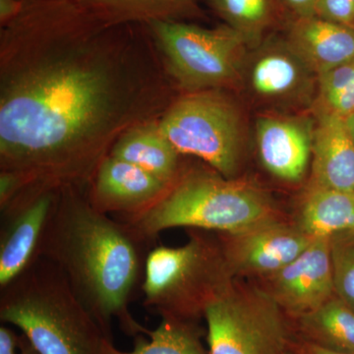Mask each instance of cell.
I'll return each instance as SVG.
<instances>
[{"instance_id": "1", "label": "cell", "mask_w": 354, "mask_h": 354, "mask_svg": "<svg viewBox=\"0 0 354 354\" xmlns=\"http://www.w3.org/2000/svg\"><path fill=\"white\" fill-rule=\"evenodd\" d=\"M146 25L71 0H30L0 31V171L27 189H87L128 130L176 97Z\"/></svg>"}, {"instance_id": "2", "label": "cell", "mask_w": 354, "mask_h": 354, "mask_svg": "<svg viewBox=\"0 0 354 354\" xmlns=\"http://www.w3.org/2000/svg\"><path fill=\"white\" fill-rule=\"evenodd\" d=\"M150 244L129 223L95 209L86 189L68 186L58 192L38 257L57 266L108 339L113 320L135 337L150 330L129 310Z\"/></svg>"}, {"instance_id": "3", "label": "cell", "mask_w": 354, "mask_h": 354, "mask_svg": "<svg viewBox=\"0 0 354 354\" xmlns=\"http://www.w3.org/2000/svg\"><path fill=\"white\" fill-rule=\"evenodd\" d=\"M0 290L2 324L17 327L39 354H100L106 335L50 261L37 258Z\"/></svg>"}, {"instance_id": "4", "label": "cell", "mask_w": 354, "mask_h": 354, "mask_svg": "<svg viewBox=\"0 0 354 354\" xmlns=\"http://www.w3.org/2000/svg\"><path fill=\"white\" fill-rule=\"evenodd\" d=\"M276 218V205L264 190L212 169L184 171L153 206L121 221L155 243L160 232L171 228L230 234Z\"/></svg>"}, {"instance_id": "5", "label": "cell", "mask_w": 354, "mask_h": 354, "mask_svg": "<svg viewBox=\"0 0 354 354\" xmlns=\"http://www.w3.org/2000/svg\"><path fill=\"white\" fill-rule=\"evenodd\" d=\"M189 230L183 246H153L147 254L141 290L144 306L160 316L193 320L203 316L206 304L232 278L221 242Z\"/></svg>"}, {"instance_id": "6", "label": "cell", "mask_w": 354, "mask_h": 354, "mask_svg": "<svg viewBox=\"0 0 354 354\" xmlns=\"http://www.w3.org/2000/svg\"><path fill=\"white\" fill-rule=\"evenodd\" d=\"M171 80L186 93L239 85L248 48L227 25L209 28L184 21L147 24Z\"/></svg>"}, {"instance_id": "7", "label": "cell", "mask_w": 354, "mask_h": 354, "mask_svg": "<svg viewBox=\"0 0 354 354\" xmlns=\"http://www.w3.org/2000/svg\"><path fill=\"white\" fill-rule=\"evenodd\" d=\"M158 125L180 155L200 158L225 178H235L243 158L244 124L241 109L223 90L176 97Z\"/></svg>"}, {"instance_id": "8", "label": "cell", "mask_w": 354, "mask_h": 354, "mask_svg": "<svg viewBox=\"0 0 354 354\" xmlns=\"http://www.w3.org/2000/svg\"><path fill=\"white\" fill-rule=\"evenodd\" d=\"M209 354H283L288 329L283 311L267 290L232 277L206 304Z\"/></svg>"}, {"instance_id": "9", "label": "cell", "mask_w": 354, "mask_h": 354, "mask_svg": "<svg viewBox=\"0 0 354 354\" xmlns=\"http://www.w3.org/2000/svg\"><path fill=\"white\" fill-rule=\"evenodd\" d=\"M318 76L286 38L268 36L247 53L241 83L254 101L274 109L308 106Z\"/></svg>"}, {"instance_id": "10", "label": "cell", "mask_w": 354, "mask_h": 354, "mask_svg": "<svg viewBox=\"0 0 354 354\" xmlns=\"http://www.w3.org/2000/svg\"><path fill=\"white\" fill-rule=\"evenodd\" d=\"M59 190L26 189L1 211L0 290L36 261Z\"/></svg>"}, {"instance_id": "11", "label": "cell", "mask_w": 354, "mask_h": 354, "mask_svg": "<svg viewBox=\"0 0 354 354\" xmlns=\"http://www.w3.org/2000/svg\"><path fill=\"white\" fill-rule=\"evenodd\" d=\"M223 258L232 274L270 277L297 259L314 237L278 218L243 232L223 234Z\"/></svg>"}, {"instance_id": "12", "label": "cell", "mask_w": 354, "mask_h": 354, "mask_svg": "<svg viewBox=\"0 0 354 354\" xmlns=\"http://www.w3.org/2000/svg\"><path fill=\"white\" fill-rule=\"evenodd\" d=\"M268 292L283 312L304 316L335 297L330 239L315 237L285 268L268 277Z\"/></svg>"}, {"instance_id": "13", "label": "cell", "mask_w": 354, "mask_h": 354, "mask_svg": "<svg viewBox=\"0 0 354 354\" xmlns=\"http://www.w3.org/2000/svg\"><path fill=\"white\" fill-rule=\"evenodd\" d=\"M169 187L136 165L109 155L86 192L95 209L127 221L153 206Z\"/></svg>"}, {"instance_id": "14", "label": "cell", "mask_w": 354, "mask_h": 354, "mask_svg": "<svg viewBox=\"0 0 354 354\" xmlns=\"http://www.w3.org/2000/svg\"><path fill=\"white\" fill-rule=\"evenodd\" d=\"M314 127L298 118L265 115L256 122V143L261 162L277 178L301 180L312 155Z\"/></svg>"}, {"instance_id": "15", "label": "cell", "mask_w": 354, "mask_h": 354, "mask_svg": "<svg viewBox=\"0 0 354 354\" xmlns=\"http://www.w3.org/2000/svg\"><path fill=\"white\" fill-rule=\"evenodd\" d=\"M312 156L311 187L354 191V143L344 118L318 109Z\"/></svg>"}, {"instance_id": "16", "label": "cell", "mask_w": 354, "mask_h": 354, "mask_svg": "<svg viewBox=\"0 0 354 354\" xmlns=\"http://www.w3.org/2000/svg\"><path fill=\"white\" fill-rule=\"evenodd\" d=\"M286 39L317 76L354 60V30L318 16L288 24Z\"/></svg>"}, {"instance_id": "17", "label": "cell", "mask_w": 354, "mask_h": 354, "mask_svg": "<svg viewBox=\"0 0 354 354\" xmlns=\"http://www.w3.org/2000/svg\"><path fill=\"white\" fill-rule=\"evenodd\" d=\"M158 120L128 130L115 142L109 155L135 165L171 186L183 174L181 155L160 131Z\"/></svg>"}, {"instance_id": "18", "label": "cell", "mask_w": 354, "mask_h": 354, "mask_svg": "<svg viewBox=\"0 0 354 354\" xmlns=\"http://www.w3.org/2000/svg\"><path fill=\"white\" fill-rule=\"evenodd\" d=\"M108 24L147 25L153 21L203 17L198 0H71Z\"/></svg>"}, {"instance_id": "19", "label": "cell", "mask_w": 354, "mask_h": 354, "mask_svg": "<svg viewBox=\"0 0 354 354\" xmlns=\"http://www.w3.org/2000/svg\"><path fill=\"white\" fill-rule=\"evenodd\" d=\"M297 225L314 239L354 234V191L310 188Z\"/></svg>"}, {"instance_id": "20", "label": "cell", "mask_w": 354, "mask_h": 354, "mask_svg": "<svg viewBox=\"0 0 354 354\" xmlns=\"http://www.w3.org/2000/svg\"><path fill=\"white\" fill-rule=\"evenodd\" d=\"M306 341L342 354H354V309L339 297L299 317Z\"/></svg>"}, {"instance_id": "21", "label": "cell", "mask_w": 354, "mask_h": 354, "mask_svg": "<svg viewBox=\"0 0 354 354\" xmlns=\"http://www.w3.org/2000/svg\"><path fill=\"white\" fill-rule=\"evenodd\" d=\"M214 12L253 50L281 21L278 0H209Z\"/></svg>"}, {"instance_id": "22", "label": "cell", "mask_w": 354, "mask_h": 354, "mask_svg": "<svg viewBox=\"0 0 354 354\" xmlns=\"http://www.w3.org/2000/svg\"><path fill=\"white\" fill-rule=\"evenodd\" d=\"M155 330L134 337L131 351H121L111 339L102 341L100 354H208L203 348L199 335L189 320L165 315Z\"/></svg>"}, {"instance_id": "23", "label": "cell", "mask_w": 354, "mask_h": 354, "mask_svg": "<svg viewBox=\"0 0 354 354\" xmlns=\"http://www.w3.org/2000/svg\"><path fill=\"white\" fill-rule=\"evenodd\" d=\"M335 295L354 309V234L330 239Z\"/></svg>"}, {"instance_id": "24", "label": "cell", "mask_w": 354, "mask_h": 354, "mask_svg": "<svg viewBox=\"0 0 354 354\" xmlns=\"http://www.w3.org/2000/svg\"><path fill=\"white\" fill-rule=\"evenodd\" d=\"M354 84V60L324 72L317 78L318 102L326 101Z\"/></svg>"}, {"instance_id": "25", "label": "cell", "mask_w": 354, "mask_h": 354, "mask_svg": "<svg viewBox=\"0 0 354 354\" xmlns=\"http://www.w3.org/2000/svg\"><path fill=\"white\" fill-rule=\"evenodd\" d=\"M316 16L354 30V0H319Z\"/></svg>"}, {"instance_id": "26", "label": "cell", "mask_w": 354, "mask_h": 354, "mask_svg": "<svg viewBox=\"0 0 354 354\" xmlns=\"http://www.w3.org/2000/svg\"><path fill=\"white\" fill-rule=\"evenodd\" d=\"M281 21L288 26L295 21L316 16L319 0H278Z\"/></svg>"}, {"instance_id": "27", "label": "cell", "mask_w": 354, "mask_h": 354, "mask_svg": "<svg viewBox=\"0 0 354 354\" xmlns=\"http://www.w3.org/2000/svg\"><path fill=\"white\" fill-rule=\"evenodd\" d=\"M318 109L342 118L354 113V84L330 99L319 102Z\"/></svg>"}, {"instance_id": "28", "label": "cell", "mask_w": 354, "mask_h": 354, "mask_svg": "<svg viewBox=\"0 0 354 354\" xmlns=\"http://www.w3.org/2000/svg\"><path fill=\"white\" fill-rule=\"evenodd\" d=\"M20 335L2 324L0 327V354H20Z\"/></svg>"}, {"instance_id": "29", "label": "cell", "mask_w": 354, "mask_h": 354, "mask_svg": "<svg viewBox=\"0 0 354 354\" xmlns=\"http://www.w3.org/2000/svg\"><path fill=\"white\" fill-rule=\"evenodd\" d=\"M24 4L21 0H0V27H6L12 22L22 11Z\"/></svg>"}, {"instance_id": "30", "label": "cell", "mask_w": 354, "mask_h": 354, "mask_svg": "<svg viewBox=\"0 0 354 354\" xmlns=\"http://www.w3.org/2000/svg\"><path fill=\"white\" fill-rule=\"evenodd\" d=\"M293 351L299 354H342L324 348L322 346H317L313 342L308 341H304L301 344H297V346H295Z\"/></svg>"}, {"instance_id": "31", "label": "cell", "mask_w": 354, "mask_h": 354, "mask_svg": "<svg viewBox=\"0 0 354 354\" xmlns=\"http://www.w3.org/2000/svg\"><path fill=\"white\" fill-rule=\"evenodd\" d=\"M19 353L20 354H39L24 335H20Z\"/></svg>"}, {"instance_id": "32", "label": "cell", "mask_w": 354, "mask_h": 354, "mask_svg": "<svg viewBox=\"0 0 354 354\" xmlns=\"http://www.w3.org/2000/svg\"><path fill=\"white\" fill-rule=\"evenodd\" d=\"M344 120V123H346V129H348L349 135H351V139H353L354 143V113L346 116Z\"/></svg>"}, {"instance_id": "33", "label": "cell", "mask_w": 354, "mask_h": 354, "mask_svg": "<svg viewBox=\"0 0 354 354\" xmlns=\"http://www.w3.org/2000/svg\"><path fill=\"white\" fill-rule=\"evenodd\" d=\"M283 354H299V353H297V351H293V349L288 348V349H286L285 353H283Z\"/></svg>"}, {"instance_id": "34", "label": "cell", "mask_w": 354, "mask_h": 354, "mask_svg": "<svg viewBox=\"0 0 354 354\" xmlns=\"http://www.w3.org/2000/svg\"><path fill=\"white\" fill-rule=\"evenodd\" d=\"M21 1H24V2H26V1H30V0H21Z\"/></svg>"}]
</instances>
